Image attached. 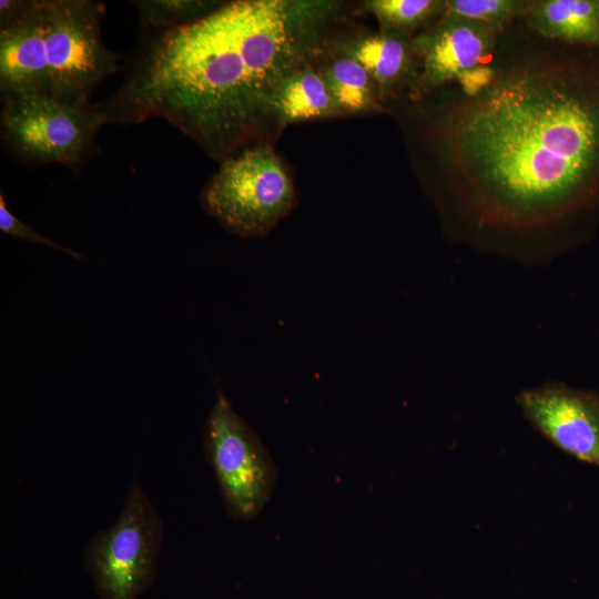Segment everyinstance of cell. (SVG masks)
<instances>
[{
  "mask_svg": "<svg viewBox=\"0 0 599 599\" xmlns=\"http://www.w3.org/2000/svg\"><path fill=\"white\" fill-rule=\"evenodd\" d=\"M526 52L430 120L445 190L478 235L549 234L599 196V62Z\"/></svg>",
  "mask_w": 599,
  "mask_h": 599,
  "instance_id": "1",
  "label": "cell"
},
{
  "mask_svg": "<svg viewBox=\"0 0 599 599\" xmlns=\"http://www.w3.org/2000/svg\"><path fill=\"white\" fill-rule=\"evenodd\" d=\"M333 0H237L145 43L122 87L101 102L108 122L161 116L224 160L275 123L274 99L323 53L345 18Z\"/></svg>",
  "mask_w": 599,
  "mask_h": 599,
  "instance_id": "2",
  "label": "cell"
},
{
  "mask_svg": "<svg viewBox=\"0 0 599 599\" xmlns=\"http://www.w3.org/2000/svg\"><path fill=\"white\" fill-rule=\"evenodd\" d=\"M201 200L227 230L260 237L293 210L296 193L281 158L270 144L261 143L224 159Z\"/></svg>",
  "mask_w": 599,
  "mask_h": 599,
  "instance_id": "3",
  "label": "cell"
},
{
  "mask_svg": "<svg viewBox=\"0 0 599 599\" xmlns=\"http://www.w3.org/2000/svg\"><path fill=\"white\" fill-rule=\"evenodd\" d=\"M163 532L159 512L133 484L118 519L84 547L85 568L100 599H139L153 585Z\"/></svg>",
  "mask_w": 599,
  "mask_h": 599,
  "instance_id": "4",
  "label": "cell"
},
{
  "mask_svg": "<svg viewBox=\"0 0 599 599\" xmlns=\"http://www.w3.org/2000/svg\"><path fill=\"white\" fill-rule=\"evenodd\" d=\"M104 123L108 116L100 103L49 94L2 97V140L14 155L32 164L81 163Z\"/></svg>",
  "mask_w": 599,
  "mask_h": 599,
  "instance_id": "5",
  "label": "cell"
},
{
  "mask_svg": "<svg viewBox=\"0 0 599 599\" xmlns=\"http://www.w3.org/2000/svg\"><path fill=\"white\" fill-rule=\"evenodd\" d=\"M49 95L89 102L94 88L119 70L102 39L104 4L91 0H40Z\"/></svg>",
  "mask_w": 599,
  "mask_h": 599,
  "instance_id": "6",
  "label": "cell"
},
{
  "mask_svg": "<svg viewBox=\"0 0 599 599\" xmlns=\"http://www.w3.org/2000/svg\"><path fill=\"white\" fill-rule=\"evenodd\" d=\"M204 449L229 516L256 517L270 500L276 468L250 425L233 409L221 388L204 428Z\"/></svg>",
  "mask_w": 599,
  "mask_h": 599,
  "instance_id": "7",
  "label": "cell"
},
{
  "mask_svg": "<svg viewBox=\"0 0 599 599\" xmlns=\"http://www.w3.org/2000/svg\"><path fill=\"white\" fill-rule=\"evenodd\" d=\"M502 33L486 22L444 13L414 34L413 45L420 68L408 98L425 99L489 61Z\"/></svg>",
  "mask_w": 599,
  "mask_h": 599,
  "instance_id": "8",
  "label": "cell"
},
{
  "mask_svg": "<svg viewBox=\"0 0 599 599\" xmlns=\"http://www.w3.org/2000/svg\"><path fill=\"white\" fill-rule=\"evenodd\" d=\"M517 403L528 422L568 455L599 466V396L547 383L522 390Z\"/></svg>",
  "mask_w": 599,
  "mask_h": 599,
  "instance_id": "9",
  "label": "cell"
},
{
  "mask_svg": "<svg viewBox=\"0 0 599 599\" xmlns=\"http://www.w3.org/2000/svg\"><path fill=\"white\" fill-rule=\"evenodd\" d=\"M1 95L49 94L44 27L40 0L0 29Z\"/></svg>",
  "mask_w": 599,
  "mask_h": 599,
  "instance_id": "10",
  "label": "cell"
},
{
  "mask_svg": "<svg viewBox=\"0 0 599 599\" xmlns=\"http://www.w3.org/2000/svg\"><path fill=\"white\" fill-rule=\"evenodd\" d=\"M413 38V34L380 29L377 32H336L329 44L367 70L387 103L399 94L408 97L419 74L420 62Z\"/></svg>",
  "mask_w": 599,
  "mask_h": 599,
  "instance_id": "11",
  "label": "cell"
},
{
  "mask_svg": "<svg viewBox=\"0 0 599 599\" xmlns=\"http://www.w3.org/2000/svg\"><path fill=\"white\" fill-rule=\"evenodd\" d=\"M524 20L541 38L599 50V0H534Z\"/></svg>",
  "mask_w": 599,
  "mask_h": 599,
  "instance_id": "12",
  "label": "cell"
},
{
  "mask_svg": "<svg viewBox=\"0 0 599 599\" xmlns=\"http://www.w3.org/2000/svg\"><path fill=\"white\" fill-rule=\"evenodd\" d=\"M335 101L341 116L384 112L382 91L357 61L335 50L329 41L315 61Z\"/></svg>",
  "mask_w": 599,
  "mask_h": 599,
  "instance_id": "13",
  "label": "cell"
},
{
  "mask_svg": "<svg viewBox=\"0 0 599 599\" xmlns=\"http://www.w3.org/2000/svg\"><path fill=\"white\" fill-rule=\"evenodd\" d=\"M337 116L339 112L315 61L295 70L275 94L274 118L278 129L290 123Z\"/></svg>",
  "mask_w": 599,
  "mask_h": 599,
  "instance_id": "14",
  "label": "cell"
},
{
  "mask_svg": "<svg viewBox=\"0 0 599 599\" xmlns=\"http://www.w3.org/2000/svg\"><path fill=\"white\" fill-rule=\"evenodd\" d=\"M366 12L373 14L380 30L413 34L445 13V0H368Z\"/></svg>",
  "mask_w": 599,
  "mask_h": 599,
  "instance_id": "15",
  "label": "cell"
},
{
  "mask_svg": "<svg viewBox=\"0 0 599 599\" xmlns=\"http://www.w3.org/2000/svg\"><path fill=\"white\" fill-rule=\"evenodd\" d=\"M142 26L160 32L196 21L217 9L216 1L146 0L134 1Z\"/></svg>",
  "mask_w": 599,
  "mask_h": 599,
  "instance_id": "16",
  "label": "cell"
},
{
  "mask_svg": "<svg viewBox=\"0 0 599 599\" xmlns=\"http://www.w3.org/2000/svg\"><path fill=\"white\" fill-rule=\"evenodd\" d=\"M534 0H445V13L478 20L505 32L518 18H524Z\"/></svg>",
  "mask_w": 599,
  "mask_h": 599,
  "instance_id": "17",
  "label": "cell"
},
{
  "mask_svg": "<svg viewBox=\"0 0 599 599\" xmlns=\"http://www.w3.org/2000/svg\"><path fill=\"white\" fill-rule=\"evenodd\" d=\"M0 230L1 232L9 234L12 237L40 245H45L62 251L63 253L73 257L83 258L80 253L55 243L54 241L38 233L31 225L20 221L14 214H12L8 210L6 200L2 194H0Z\"/></svg>",
  "mask_w": 599,
  "mask_h": 599,
  "instance_id": "18",
  "label": "cell"
},
{
  "mask_svg": "<svg viewBox=\"0 0 599 599\" xmlns=\"http://www.w3.org/2000/svg\"><path fill=\"white\" fill-rule=\"evenodd\" d=\"M27 1L1 0L0 1V26L6 24L17 18L24 9Z\"/></svg>",
  "mask_w": 599,
  "mask_h": 599,
  "instance_id": "19",
  "label": "cell"
}]
</instances>
